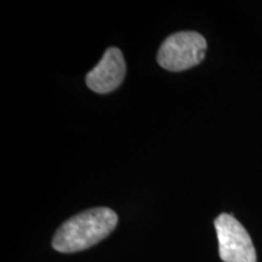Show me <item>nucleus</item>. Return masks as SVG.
Returning a JSON list of instances; mask_svg holds the SVG:
<instances>
[{
    "mask_svg": "<svg viewBox=\"0 0 262 262\" xmlns=\"http://www.w3.org/2000/svg\"><path fill=\"white\" fill-rule=\"evenodd\" d=\"M118 216L110 208H94L67 220L52 238L60 253H78L107 238L117 227Z\"/></svg>",
    "mask_w": 262,
    "mask_h": 262,
    "instance_id": "1",
    "label": "nucleus"
},
{
    "mask_svg": "<svg viewBox=\"0 0 262 262\" xmlns=\"http://www.w3.org/2000/svg\"><path fill=\"white\" fill-rule=\"evenodd\" d=\"M206 40L196 32L173 33L164 40L158 51V63L164 70L182 72L204 60Z\"/></svg>",
    "mask_w": 262,
    "mask_h": 262,
    "instance_id": "2",
    "label": "nucleus"
},
{
    "mask_svg": "<svg viewBox=\"0 0 262 262\" xmlns=\"http://www.w3.org/2000/svg\"><path fill=\"white\" fill-rule=\"evenodd\" d=\"M219 253L224 262H256V251L247 229L232 215L221 214L215 220Z\"/></svg>",
    "mask_w": 262,
    "mask_h": 262,
    "instance_id": "3",
    "label": "nucleus"
},
{
    "mask_svg": "<svg viewBox=\"0 0 262 262\" xmlns=\"http://www.w3.org/2000/svg\"><path fill=\"white\" fill-rule=\"evenodd\" d=\"M126 64L122 51L110 48L96 67L86 75V85L96 94L112 93L119 88L125 77Z\"/></svg>",
    "mask_w": 262,
    "mask_h": 262,
    "instance_id": "4",
    "label": "nucleus"
}]
</instances>
